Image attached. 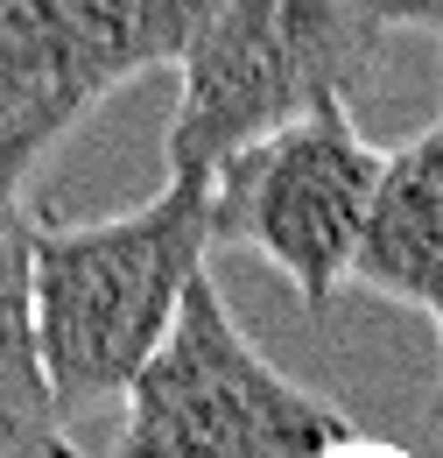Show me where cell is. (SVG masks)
<instances>
[{
    "label": "cell",
    "instance_id": "obj_1",
    "mask_svg": "<svg viewBox=\"0 0 443 458\" xmlns=\"http://www.w3.org/2000/svg\"><path fill=\"white\" fill-rule=\"evenodd\" d=\"M212 176H169L148 205L113 219L29 212L36 332L63 416L99 409L141 381V367L176 332L190 289L212 276Z\"/></svg>",
    "mask_w": 443,
    "mask_h": 458
},
{
    "label": "cell",
    "instance_id": "obj_2",
    "mask_svg": "<svg viewBox=\"0 0 443 458\" xmlns=\"http://www.w3.org/2000/svg\"><path fill=\"white\" fill-rule=\"evenodd\" d=\"M388 0H212L176 64L169 176H212L288 120L331 114L388 71Z\"/></svg>",
    "mask_w": 443,
    "mask_h": 458
},
{
    "label": "cell",
    "instance_id": "obj_3",
    "mask_svg": "<svg viewBox=\"0 0 443 458\" xmlns=\"http://www.w3.org/2000/svg\"><path fill=\"white\" fill-rule=\"evenodd\" d=\"M120 409L113 458H331L352 416L288 381L205 276Z\"/></svg>",
    "mask_w": 443,
    "mask_h": 458
},
{
    "label": "cell",
    "instance_id": "obj_4",
    "mask_svg": "<svg viewBox=\"0 0 443 458\" xmlns=\"http://www.w3.org/2000/svg\"><path fill=\"white\" fill-rule=\"evenodd\" d=\"M212 0H0V176L29 191L56 141L141 71H176Z\"/></svg>",
    "mask_w": 443,
    "mask_h": 458
},
{
    "label": "cell",
    "instance_id": "obj_5",
    "mask_svg": "<svg viewBox=\"0 0 443 458\" xmlns=\"http://www.w3.org/2000/svg\"><path fill=\"white\" fill-rule=\"evenodd\" d=\"M380 148L352 127L345 106L288 120L239 148L212 183V233L219 247H247L268 261L310 310H331L352 289V254L373 212Z\"/></svg>",
    "mask_w": 443,
    "mask_h": 458
},
{
    "label": "cell",
    "instance_id": "obj_6",
    "mask_svg": "<svg viewBox=\"0 0 443 458\" xmlns=\"http://www.w3.org/2000/svg\"><path fill=\"white\" fill-rule=\"evenodd\" d=\"M352 289L430 318L443 339V114L380 163L373 212L352 254Z\"/></svg>",
    "mask_w": 443,
    "mask_h": 458
},
{
    "label": "cell",
    "instance_id": "obj_7",
    "mask_svg": "<svg viewBox=\"0 0 443 458\" xmlns=\"http://www.w3.org/2000/svg\"><path fill=\"white\" fill-rule=\"evenodd\" d=\"M0 458H85L43 367L36 283H29V212L0 233Z\"/></svg>",
    "mask_w": 443,
    "mask_h": 458
},
{
    "label": "cell",
    "instance_id": "obj_8",
    "mask_svg": "<svg viewBox=\"0 0 443 458\" xmlns=\"http://www.w3.org/2000/svg\"><path fill=\"white\" fill-rule=\"evenodd\" d=\"M394 7V29H430L443 36V0H388Z\"/></svg>",
    "mask_w": 443,
    "mask_h": 458
},
{
    "label": "cell",
    "instance_id": "obj_9",
    "mask_svg": "<svg viewBox=\"0 0 443 458\" xmlns=\"http://www.w3.org/2000/svg\"><path fill=\"white\" fill-rule=\"evenodd\" d=\"M331 458H415V452H401V445H380V437H345Z\"/></svg>",
    "mask_w": 443,
    "mask_h": 458
},
{
    "label": "cell",
    "instance_id": "obj_10",
    "mask_svg": "<svg viewBox=\"0 0 443 458\" xmlns=\"http://www.w3.org/2000/svg\"><path fill=\"white\" fill-rule=\"evenodd\" d=\"M21 212H29V205H21V183H14V176H0V233L14 226Z\"/></svg>",
    "mask_w": 443,
    "mask_h": 458
},
{
    "label": "cell",
    "instance_id": "obj_11",
    "mask_svg": "<svg viewBox=\"0 0 443 458\" xmlns=\"http://www.w3.org/2000/svg\"><path fill=\"white\" fill-rule=\"evenodd\" d=\"M430 416H437V430H443V360H437V381H430Z\"/></svg>",
    "mask_w": 443,
    "mask_h": 458
},
{
    "label": "cell",
    "instance_id": "obj_12",
    "mask_svg": "<svg viewBox=\"0 0 443 458\" xmlns=\"http://www.w3.org/2000/svg\"><path fill=\"white\" fill-rule=\"evenodd\" d=\"M437 57H443V36H437Z\"/></svg>",
    "mask_w": 443,
    "mask_h": 458
}]
</instances>
